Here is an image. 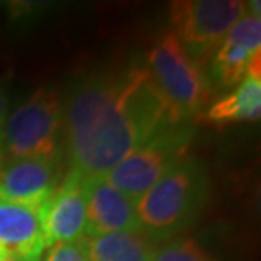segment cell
Returning <instances> with one entry per match:
<instances>
[{
  "mask_svg": "<svg viewBox=\"0 0 261 261\" xmlns=\"http://www.w3.org/2000/svg\"><path fill=\"white\" fill-rule=\"evenodd\" d=\"M219 85L232 87L246 76L261 78V19L244 14L224 36L212 58Z\"/></svg>",
  "mask_w": 261,
  "mask_h": 261,
  "instance_id": "52a82bcc",
  "label": "cell"
},
{
  "mask_svg": "<svg viewBox=\"0 0 261 261\" xmlns=\"http://www.w3.org/2000/svg\"><path fill=\"white\" fill-rule=\"evenodd\" d=\"M190 139L192 127L187 122L166 129L126 156L103 178L136 203L156 181L187 160Z\"/></svg>",
  "mask_w": 261,
  "mask_h": 261,
  "instance_id": "277c9868",
  "label": "cell"
},
{
  "mask_svg": "<svg viewBox=\"0 0 261 261\" xmlns=\"http://www.w3.org/2000/svg\"><path fill=\"white\" fill-rule=\"evenodd\" d=\"M46 248L39 207L0 200V256L41 261Z\"/></svg>",
  "mask_w": 261,
  "mask_h": 261,
  "instance_id": "8fae6325",
  "label": "cell"
},
{
  "mask_svg": "<svg viewBox=\"0 0 261 261\" xmlns=\"http://www.w3.org/2000/svg\"><path fill=\"white\" fill-rule=\"evenodd\" d=\"M83 176L70 170L55 194L39 205V217L48 248L56 243H75L85 236L87 214L82 190Z\"/></svg>",
  "mask_w": 261,
  "mask_h": 261,
  "instance_id": "9c48e42d",
  "label": "cell"
},
{
  "mask_svg": "<svg viewBox=\"0 0 261 261\" xmlns=\"http://www.w3.org/2000/svg\"><path fill=\"white\" fill-rule=\"evenodd\" d=\"M56 160L22 158L0 163V200L39 207L58 189Z\"/></svg>",
  "mask_w": 261,
  "mask_h": 261,
  "instance_id": "30bf717a",
  "label": "cell"
},
{
  "mask_svg": "<svg viewBox=\"0 0 261 261\" xmlns=\"http://www.w3.org/2000/svg\"><path fill=\"white\" fill-rule=\"evenodd\" d=\"M63 102L55 88H38L7 116L2 151L9 160H56L63 136Z\"/></svg>",
  "mask_w": 261,
  "mask_h": 261,
  "instance_id": "3957f363",
  "label": "cell"
},
{
  "mask_svg": "<svg viewBox=\"0 0 261 261\" xmlns=\"http://www.w3.org/2000/svg\"><path fill=\"white\" fill-rule=\"evenodd\" d=\"M153 261H217L195 239H173L156 249Z\"/></svg>",
  "mask_w": 261,
  "mask_h": 261,
  "instance_id": "5bb4252c",
  "label": "cell"
},
{
  "mask_svg": "<svg viewBox=\"0 0 261 261\" xmlns=\"http://www.w3.org/2000/svg\"><path fill=\"white\" fill-rule=\"evenodd\" d=\"M46 261H88V258L83 251L82 241H75L51 244Z\"/></svg>",
  "mask_w": 261,
  "mask_h": 261,
  "instance_id": "9a60e30c",
  "label": "cell"
},
{
  "mask_svg": "<svg viewBox=\"0 0 261 261\" xmlns=\"http://www.w3.org/2000/svg\"><path fill=\"white\" fill-rule=\"evenodd\" d=\"M0 261H15L12 258H5V256H0Z\"/></svg>",
  "mask_w": 261,
  "mask_h": 261,
  "instance_id": "e0dca14e",
  "label": "cell"
},
{
  "mask_svg": "<svg viewBox=\"0 0 261 261\" xmlns=\"http://www.w3.org/2000/svg\"><path fill=\"white\" fill-rule=\"evenodd\" d=\"M181 122L187 119L158 90L148 68L83 78L63 106L71 170L103 176L156 134Z\"/></svg>",
  "mask_w": 261,
  "mask_h": 261,
  "instance_id": "6da1fadb",
  "label": "cell"
},
{
  "mask_svg": "<svg viewBox=\"0 0 261 261\" xmlns=\"http://www.w3.org/2000/svg\"><path fill=\"white\" fill-rule=\"evenodd\" d=\"M82 190L87 214L85 236L144 231L136 214V203L103 176H83Z\"/></svg>",
  "mask_w": 261,
  "mask_h": 261,
  "instance_id": "ba28073f",
  "label": "cell"
},
{
  "mask_svg": "<svg viewBox=\"0 0 261 261\" xmlns=\"http://www.w3.org/2000/svg\"><path fill=\"white\" fill-rule=\"evenodd\" d=\"M200 116L211 124L258 121L261 116V78L246 76L238 88H234L227 97L214 102L208 111Z\"/></svg>",
  "mask_w": 261,
  "mask_h": 261,
  "instance_id": "4fadbf2b",
  "label": "cell"
},
{
  "mask_svg": "<svg viewBox=\"0 0 261 261\" xmlns=\"http://www.w3.org/2000/svg\"><path fill=\"white\" fill-rule=\"evenodd\" d=\"M148 71L163 97L185 119L200 116L212 98L208 78L173 33L165 34L151 49Z\"/></svg>",
  "mask_w": 261,
  "mask_h": 261,
  "instance_id": "5b68a950",
  "label": "cell"
},
{
  "mask_svg": "<svg viewBox=\"0 0 261 261\" xmlns=\"http://www.w3.org/2000/svg\"><path fill=\"white\" fill-rule=\"evenodd\" d=\"M82 246L88 261H153V238L139 232H107L83 236Z\"/></svg>",
  "mask_w": 261,
  "mask_h": 261,
  "instance_id": "7c38bea8",
  "label": "cell"
},
{
  "mask_svg": "<svg viewBox=\"0 0 261 261\" xmlns=\"http://www.w3.org/2000/svg\"><path fill=\"white\" fill-rule=\"evenodd\" d=\"M7 111H9V83L7 80H0V163L4 161V151H2V136L4 126L7 121Z\"/></svg>",
  "mask_w": 261,
  "mask_h": 261,
  "instance_id": "2e32d148",
  "label": "cell"
},
{
  "mask_svg": "<svg viewBox=\"0 0 261 261\" xmlns=\"http://www.w3.org/2000/svg\"><path fill=\"white\" fill-rule=\"evenodd\" d=\"M244 14L246 2L239 0H178L170 5L173 34L194 56L219 46Z\"/></svg>",
  "mask_w": 261,
  "mask_h": 261,
  "instance_id": "8992f818",
  "label": "cell"
},
{
  "mask_svg": "<svg viewBox=\"0 0 261 261\" xmlns=\"http://www.w3.org/2000/svg\"><path fill=\"white\" fill-rule=\"evenodd\" d=\"M208 195L211 184L205 168L187 158L136 202V214L148 236L170 238L197 221Z\"/></svg>",
  "mask_w": 261,
  "mask_h": 261,
  "instance_id": "7a4b0ae2",
  "label": "cell"
}]
</instances>
